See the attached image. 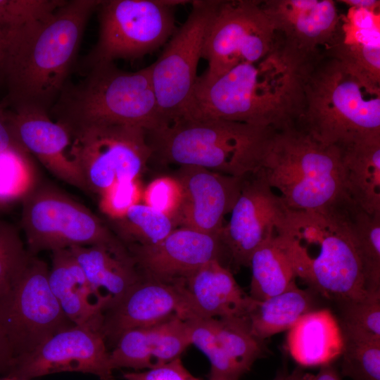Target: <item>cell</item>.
Masks as SVG:
<instances>
[{
	"mask_svg": "<svg viewBox=\"0 0 380 380\" xmlns=\"http://www.w3.org/2000/svg\"><path fill=\"white\" fill-rule=\"evenodd\" d=\"M286 346L300 367H322L341 357L344 339L338 320L323 308L307 312L288 330Z\"/></svg>",
	"mask_w": 380,
	"mask_h": 380,
	"instance_id": "cell-24",
	"label": "cell"
},
{
	"mask_svg": "<svg viewBox=\"0 0 380 380\" xmlns=\"http://www.w3.org/2000/svg\"><path fill=\"white\" fill-rule=\"evenodd\" d=\"M296 127L324 146L380 137V84L322 53L308 74Z\"/></svg>",
	"mask_w": 380,
	"mask_h": 380,
	"instance_id": "cell-4",
	"label": "cell"
},
{
	"mask_svg": "<svg viewBox=\"0 0 380 380\" xmlns=\"http://www.w3.org/2000/svg\"><path fill=\"white\" fill-rule=\"evenodd\" d=\"M153 327L129 329L118 337L110 352L113 370L130 368L137 371L153 367Z\"/></svg>",
	"mask_w": 380,
	"mask_h": 380,
	"instance_id": "cell-33",
	"label": "cell"
},
{
	"mask_svg": "<svg viewBox=\"0 0 380 380\" xmlns=\"http://www.w3.org/2000/svg\"><path fill=\"white\" fill-rule=\"evenodd\" d=\"M344 341L380 343V293L339 305Z\"/></svg>",
	"mask_w": 380,
	"mask_h": 380,
	"instance_id": "cell-31",
	"label": "cell"
},
{
	"mask_svg": "<svg viewBox=\"0 0 380 380\" xmlns=\"http://www.w3.org/2000/svg\"><path fill=\"white\" fill-rule=\"evenodd\" d=\"M289 210L260 170L245 178L230 219L220 234L235 265L248 266L254 251L278 233Z\"/></svg>",
	"mask_w": 380,
	"mask_h": 380,
	"instance_id": "cell-14",
	"label": "cell"
},
{
	"mask_svg": "<svg viewBox=\"0 0 380 380\" xmlns=\"http://www.w3.org/2000/svg\"><path fill=\"white\" fill-rule=\"evenodd\" d=\"M21 226L32 255L73 246L121 243L89 209L51 186L23 199Z\"/></svg>",
	"mask_w": 380,
	"mask_h": 380,
	"instance_id": "cell-11",
	"label": "cell"
},
{
	"mask_svg": "<svg viewBox=\"0 0 380 380\" xmlns=\"http://www.w3.org/2000/svg\"><path fill=\"white\" fill-rule=\"evenodd\" d=\"M127 247L143 277L165 282L185 279L211 260L220 261L223 251L227 255L220 236L183 227L155 245Z\"/></svg>",
	"mask_w": 380,
	"mask_h": 380,
	"instance_id": "cell-16",
	"label": "cell"
},
{
	"mask_svg": "<svg viewBox=\"0 0 380 380\" xmlns=\"http://www.w3.org/2000/svg\"><path fill=\"white\" fill-rule=\"evenodd\" d=\"M249 296L262 301L282 293L296 283V274L288 250L279 234L262 243L252 254Z\"/></svg>",
	"mask_w": 380,
	"mask_h": 380,
	"instance_id": "cell-26",
	"label": "cell"
},
{
	"mask_svg": "<svg viewBox=\"0 0 380 380\" xmlns=\"http://www.w3.org/2000/svg\"><path fill=\"white\" fill-rule=\"evenodd\" d=\"M100 0H71L34 25L3 32L1 103L11 110L50 112L68 83L87 22Z\"/></svg>",
	"mask_w": 380,
	"mask_h": 380,
	"instance_id": "cell-2",
	"label": "cell"
},
{
	"mask_svg": "<svg viewBox=\"0 0 380 380\" xmlns=\"http://www.w3.org/2000/svg\"><path fill=\"white\" fill-rule=\"evenodd\" d=\"M260 170L290 210L329 211L352 203L340 148L324 146L296 127L274 133Z\"/></svg>",
	"mask_w": 380,
	"mask_h": 380,
	"instance_id": "cell-7",
	"label": "cell"
},
{
	"mask_svg": "<svg viewBox=\"0 0 380 380\" xmlns=\"http://www.w3.org/2000/svg\"><path fill=\"white\" fill-rule=\"evenodd\" d=\"M186 321L189 327L191 345L201 350L210 361V380H240L241 376L217 339L214 319H194Z\"/></svg>",
	"mask_w": 380,
	"mask_h": 380,
	"instance_id": "cell-34",
	"label": "cell"
},
{
	"mask_svg": "<svg viewBox=\"0 0 380 380\" xmlns=\"http://www.w3.org/2000/svg\"><path fill=\"white\" fill-rule=\"evenodd\" d=\"M301 380H341L339 373L332 364L320 367L316 374L304 373Z\"/></svg>",
	"mask_w": 380,
	"mask_h": 380,
	"instance_id": "cell-44",
	"label": "cell"
},
{
	"mask_svg": "<svg viewBox=\"0 0 380 380\" xmlns=\"http://www.w3.org/2000/svg\"><path fill=\"white\" fill-rule=\"evenodd\" d=\"M5 53V40L4 34L0 27V82L3 80V65Z\"/></svg>",
	"mask_w": 380,
	"mask_h": 380,
	"instance_id": "cell-47",
	"label": "cell"
},
{
	"mask_svg": "<svg viewBox=\"0 0 380 380\" xmlns=\"http://www.w3.org/2000/svg\"><path fill=\"white\" fill-rule=\"evenodd\" d=\"M122 377L125 380H200L184 367L180 357L146 371L125 372Z\"/></svg>",
	"mask_w": 380,
	"mask_h": 380,
	"instance_id": "cell-41",
	"label": "cell"
},
{
	"mask_svg": "<svg viewBox=\"0 0 380 380\" xmlns=\"http://www.w3.org/2000/svg\"><path fill=\"white\" fill-rule=\"evenodd\" d=\"M309 290L296 282L287 290L262 301L256 300L247 315L253 334L259 339L289 330L303 315L314 310Z\"/></svg>",
	"mask_w": 380,
	"mask_h": 380,
	"instance_id": "cell-27",
	"label": "cell"
},
{
	"mask_svg": "<svg viewBox=\"0 0 380 380\" xmlns=\"http://www.w3.org/2000/svg\"><path fill=\"white\" fill-rule=\"evenodd\" d=\"M36 184L30 154L21 148L0 153V206L23 201Z\"/></svg>",
	"mask_w": 380,
	"mask_h": 380,
	"instance_id": "cell-32",
	"label": "cell"
},
{
	"mask_svg": "<svg viewBox=\"0 0 380 380\" xmlns=\"http://www.w3.org/2000/svg\"><path fill=\"white\" fill-rule=\"evenodd\" d=\"M139 179L117 182L99 195V208L111 220L122 217L142 199Z\"/></svg>",
	"mask_w": 380,
	"mask_h": 380,
	"instance_id": "cell-40",
	"label": "cell"
},
{
	"mask_svg": "<svg viewBox=\"0 0 380 380\" xmlns=\"http://www.w3.org/2000/svg\"><path fill=\"white\" fill-rule=\"evenodd\" d=\"M277 131L217 120H179L146 132L151 159L246 177L260 169Z\"/></svg>",
	"mask_w": 380,
	"mask_h": 380,
	"instance_id": "cell-5",
	"label": "cell"
},
{
	"mask_svg": "<svg viewBox=\"0 0 380 380\" xmlns=\"http://www.w3.org/2000/svg\"><path fill=\"white\" fill-rule=\"evenodd\" d=\"M262 5L284 42L308 55L321 54L339 27L334 1L267 0Z\"/></svg>",
	"mask_w": 380,
	"mask_h": 380,
	"instance_id": "cell-20",
	"label": "cell"
},
{
	"mask_svg": "<svg viewBox=\"0 0 380 380\" xmlns=\"http://www.w3.org/2000/svg\"><path fill=\"white\" fill-rule=\"evenodd\" d=\"M0 380H23V379H17L14 377L6 376H0Z\"/></svg>",
	"mask_w": 380,
	"mask_h": 380,
	"instance_id": "cell-48",
	"label": "cell"
},
{
	"mask_svg": "<svg viewBox=\"0 0 380 380\" xmlns=\"http://www.w3.org/2000/svg\"><path fill=\"white\" fill-rule=\"evenodd\" d=\"M300 380H301V378H300Z\"/></svg>",
	"mask_w": 380,
	"mask_h": 380,
	"instance_id": "cell-49",
	"label": "cell"
},
{
	"mask_svg": "<svg viewBox=\"0 0 380 380\" xmlns=\"http://www.w3.org/2000/svg\"><path fill=\"white\" fill-rule=\"evenodd\" d=\"M343 376L352 380H380V343L344 341Z\"/></svg>",
	"mask_w": 380,
	"mask_h": 380,
	"instance_id": "cell-37",
	"label": "cell"
},
{
	"mask_svg": "<svg viewBox=\"0 0 380 380\" xmlns=\"http://www.w3.org/2000/svg\"><path fill=\"white\" fill-rule=\"evenodd\" d=\"M13 148H23L16 143L11 132L8 109L0 103V153Z\"/></svg>",
	"mask_w": 380,
	"mask_h": 380,
	"instance_id": "cell-42",
	"label": "cell"
},
{
	"mask_svg": "<svg viewBox=\"0 0 380 380\" xmlns=\"http://www.w3.org/2000/svg\"><path fill=\"white\" fill-rule=\"evenodd\" d=\"M352 204L329 211L289 210L278 232L296 277L338 305L372 294L365 289L350 228Z\"/></svg>",
	"mask_w": 380,
	"mask_h": 380,
	"instance_id": "cell-3",
	"label": "cell"
},
{
	"mask_svg": "<svg viewBox=\"0 0 380 380\" xmlns=\"http://www.w3.org/2000/svg\"><path fill=\"white\" fill-rule=\"evenodd\" d=\"M84 73L76 84L67 83L50 110L70 130L98 124L136 126L146 132L163 127L150 65L129 72L115 62L101 63Z\"/></svg>",
	"mask_w": 380,
	"mask_h": 380,
	"instance_id": "cell-6",
	"label": "cell"
},
{
	"mask_svg": "<svg viewBox=\"0 0 380 380\" xmlns=\"http://www.w3.org/2000/svg\"><path fill=\"white\" fill-rule=\"evenodd\" d=\"M112 222L118 239L127 246L155 245L177 227L168 216L140 203L132 206L120 218L112 220Z\"/></svg>",
	"mask_w": 380,
	"mask_h": 380,
	"instance_id": "cell-30",
	"label": "cell"
},
{
	"mask_svg": "<svg viewBox=\"0 0 380 380\" xmlns=\"http://www.w3.org/2000/svg\"><path fill=\"white\" fill-rule=\"evenodd\" d=\"M182 198L179 182L175 177L168 176L153 179L145 188L142 195L144 204L168 216L176 224Z\"/></svg>",
	"mask_w": 380,
	"mask_h": 380,
	"instance_id": "cell-39",
	"label": "cell"
},
{
	"mask_svg": "<svg viewBox=\"0 0 380 380\" xmlns=\"http://www.w3.org/2000/svg\"><path fill=\"white\" fill-rule=\"evenodd\" d=\"M183 198L177 227L218 236L240 194L246 177H236L195 166H179L175 177Z\"/></svg>",
	"mask_w": 380,
	"mask_h": 380,
	"instance_id": "cell-17",
	"label": "cell"
},
{
	"mask_svg": "<svg viewBox=\"0 0 380 380\" xmlns=\"http://www.w3.org/2000/svg\"><path fill=\"white\" fill-rule=\"evenodd\" d=\"M320 56L303 53L280 37L275 48L260 61L239 64L210 82L197 79L190 116L276 131L296 127L304 110L308 74Z\"/></svg>",
	"mask_w": 380,
	"mask_h": 380,
	"instance_id": "cell-1",
	"label": "cell"
},
{
	"mask_svg": "<svg viewBox=\"0 0 380 380\" xmlns=\"http://www.w3.org/2000/svg\"><path fill=\"white\" fill-rule=\"evenodd\" d=\"M186 1L106 0L99 11V32L82 63L84 72L101 63L136 60L168 42L176 30L175 8Z\"/></svg>",
	"mask_w": 380,
	"mask_h": 380,
	"instance_id": "cell-8",
	"label": "cell"
},
{
	"mask_svg": "<svg viewBox=\"0 0 380 380\" xmlns=\"http://www.w3.org/2000/svg\"><path fill=\"white\" fill-rule=\"evenodd\" d=\"M70 153L89 192L101 195L114 184L139 179L151 160L146 131L122 125H89L70 130Z\"/></svg>",
	"mask_w": 380,
	"mask_h": 380,
	"instance_id": "cell-12",
	"label": "cell"
},
{
	"mask_svg": "<svg viewBox=\"0 0 380 380\" xmlns=\"http://www.w3.org/2000/svg\"><path fill=\"white\" fill-rule=\"evenodd\" d=\"M217 339L241 377L265 353L264 341L252 332L247 315L214 319Z\"/></svg>",
	"mask_w": 380,
	"mask_h": 380,
	"instance_id": "cell-28",
	"label": "cell"
},
{
	"mask_svg": "<svg viewBox=\"0 0 380 380\" xmlns=\"http://www.w3.org/2000/svg\"><path fill=\"white\" fill-rule=\"evenodd\" d=\"M174 317L186 320L179 284L142 276L117 304L103 313L101 333L106 344L113 346L127 330L153 327Z\"/></svg>",
	"mask_w": 380,
	"mask_h": 380,
	"instance_id": "cell-19",
	"label": "cell"
},
{
	"mask_svg": "<svg viewBox=\"0 0 380 380\" xmlns=\"http://www.w3.org/2000/svg\"><path fill=\"white\" fill-rule=\"evenodd\" d=\"M14 358L10 341L0 324V376L6 374L12 366Z\"/></svg>",
	"mask_w": 380,
	"mask_h": 380,
	"instance_id": "cell-43",
	"label": "cell"
},
{
	"mask_svg": "<svg viewBox=\"0 0 380 380\" xmlns=\"http://www.w3.org/2000/svg\"><path fill=\"white\" fill-rule=\"evenodd\" d=\"M262 1H217L205 34L202 58L207 70L198 78L210 82L244 63H255L279 41Z\"/></svg>",
	"mask_w": 380,
	"mask_h": 380,
	"instance_id": "cell-9",
	"label": "cell"
},
{
	"mask_svg": "<svg viewBox=\"0 0 380 380\" xmlns=\"http://www.w3.org/2000/svg\"><path fill=\"white\" fill-rule=\"evenodd\" d=\"M339 148L348 197L365 212L380 214V137Z\"/></svg>",
	"mask_w": 380,
	"mask_h": 380,
	"instance_id": "cell-25",
	"label": "cell"
},
{
	"mask_svg": "<svg viewBox=\"0 0 380 380\" xmlns=\"http://www.w3.org/2000/svg\"><path fill=\"white\" fill-rule=\"evenodd\" d=\"M28 255L15 228L0 221V296L10 288Z\"/></svg>",
	"mask_w": 380,
	"mask_h": 380,
	"instance_id": "cell-38",
	"label": "cell"
},
{
	"mask_svg": "<svg viewBox=\"0 0 380 380\" xmlns=\"http://www.w3.org/2000/svg\"><path fill=\"white\" fill-rule=\"evenodd\" d=\"M49 283L70 322L101 332L106 306L93 290L68 248L52 251Z\"/></svg>",
	"mask_w": 380,
	"mask_h": 380,
	"instance_id": "cell-23",
	"label": "cell"
},
{
	"mask_svg": "<svg viewBox=\"0 0 380 380\" xmlns=\"http://www.w3.org/2000/svg\"><path fill=\"white\" fill-rule=\"evenodd\" d=\"M8 116L12 136L20 147L58 179L89 192L71 156L72 134L65 124L53 121L49 113L32 109H8Z\"/></svg>",
	"mask_w": 380,
	"mask_h": 380,
	"instance_id": "cell-18",
	"label": "cell"
},
{
	"mask_svg": "<svg viewBox=\"0 0 380 380\" xmlns=\"http://www.w3.org/2000/svg\"><path fill=\"white\" fill-rule=\"evenodd\" d=\"M341 2L349 7L362 8L372 11H379V0H341Z\"/></svg>",
	"mask_w": 380,
	"mask_h": 380,
	"instance_id": "cell-45",
	"label": "cell"
},
{
	"mask_svg": "<svg viewBox=\"0 0 380 380\" xmlns=\"http://www.w3.org/2000/svg\"><path fill=\"white\" fill-rule=\"evenodd\" d=\"M177 281L182 289L186 320L245 316L256 302L217 260Z\"/></svg>",
	"mask_w": 380,
	"mask_h": 380,
	"instance_id": "cell-21",
	"label": "cell"
},
{
	"mask_svg": "<svg viewBox=\"0 0 380 380\" xmlns=\"http://www.w3.org/2000/svg\"><path fill=\"white\" fill-rule=\"evenodd\" d=\"M190 345L191 340L186 320L174 317L155 325L153 367L180 357Z\"/></svg>",
	"mask_w": 380,
	"mask_h": 380,
	"instance_id": "cell-36",
	"label": "cell"
},
{
	"mask_svg": "<svg viewBox=\"0 0 380 380\" xmlns=\"http://www.w3.org/2000/svg\"><path fill=\"white\" fill-rule=\"evenodd\" d=\"M77 372L114 380L110 352L101 332L72 325L53 334L33 351L14 358L6 376L29 380L53 373Z\"/></svg>",
	"mask_w": 380,
	"mask_h": 380,
	"instance_id": "cell-15",
	"label": "cell"
},
{
	"mask_svg": "<svg viewBox=\"0 0 380 380\" xmlns=\"http://www.w3.org/2000/svg\"><path fill=\"white\" fill-rule=\"evenodd\" d=\"M63 0H0L2 32L34 25L51 16Z\"/></svg>",
	"mask_w": 380,
	"mask_h": 380,
	"instance_id": "cell-35",
	"label": "cell"
},
{
	"mask_svg": "<svg viewBox=\"0 0 380 380\" xmlns=\"http://www.w3.org/2000/svg\"><path fill=\"white\" fill-rule=\"evenodd\" d=\"M47 264L29 253L23 267L0 296V324L15 358L26 355L59 331L74 325L49 283Z\"/></svg>",
	"mask_w": 380,
	"mask_h": 380,
	"instance_id": "cell-10",
	"label": "cell"
},
{
	"mask_svg": "<svg viewBox=\"0 0 380 380\" xmlns=\"http://www.w3.org/2000/svg\"><path fill=\"white\" fill-rule=\"evenodd\" d=\"M185 22L150 65L151 77L163 127L184 115L202 58L204 40L217 1H193Z\"/></svg>",
	"mask_w": 380,
	"mask_h": 380,
	"instance_id": "cell-13",
	"label": "cell"
},
{
	"mask_svg": "<svg viewBox=\"0 0 380 380\" xmlns=\"http://www.w3.org/2000/svg\"><path fill=\"white\" fill-rule=\"evenodd\" d=\"M349 220L365 289L380 293V214H369L353 203Z\"/></svg>",
	"mask_w": 380,
	"mask_h": 380,
	"instance_id": "cell-29",
	"label": "cell"
},
{
	"mask_svg": "<svg viewBox=\"0 0 380 380\" xmlns=\"http://www.w3.org/2000/svg\"><path fill=\"white\" fill-rule=\"evenodd\" d=\"M305 372L301 367H296L291 372H280L272 380H300Z\"/></svg>",
	"mask_w": 380,
	"mask_h": 380,
	"instance_id": "cell-46",
	"label": "cell"
},
{
	"mask_svg": "<svg viewBox=\"0 0 380 380\" xmlns=\"http://www.w3.org/2000/svg\"><path fill=\"white\" fill-rule=\"evenodd\" d=\"M68 249L93 290L104 302L106 311L117 304L142 279L133 258L122 242L114 245L78 246Z\"/></svg>",
	"mask_w": 380,
	"mask_h": 380,
	"instance_id": "cell-22",
	"label": "cell"
}]
</instances>
